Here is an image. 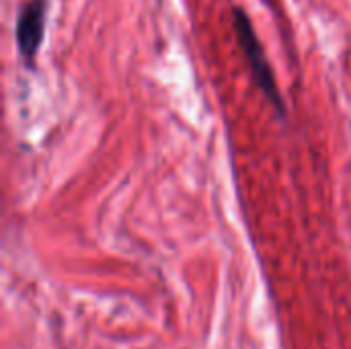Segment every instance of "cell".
Segmentation results:
<instances>
[{
	"label": "cell",
	"mask_w": 351,
	"mask_h": 349,
	"mask_svg": "<svg viewBox=\"0 0 351 349\" xmlns=\"http://www.w3.org/2000/svg\"><path fill=\"white\" fill-rule=\"evenodd\" d=\"M230 19H232L234 37L239 41V47H241L243 56H245L251 78L255 80L261 95L276 109V113L280 117H284L286 115V103H284V97L280 93V86H278L274 66H271V62L267 58V51H265L261 39H259V33L255 29V23H253L251 14L241 4H234L232 10H230Z\"/></svg>",
	"instance_id": "obj_1"
},
{
	"label": "cell",
	"mask_w": 351,
	"mask_h": 349,
	"mask_svg": "<svg viewBox=\"0 0 351 349\" xmlns=\"http://www.w3.org/2000/svg\"><path fill=\"white\" fill-rule=\"evenodd\" d=\"M47 0H25L14 21V41L23 64L33 70L45 39Z\"/></svg>",
	"instance_id": "obj_2"
}]
</instances>
